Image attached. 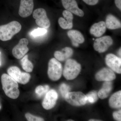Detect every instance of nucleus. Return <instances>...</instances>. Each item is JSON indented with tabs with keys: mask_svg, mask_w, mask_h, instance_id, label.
I'll use <instances>...</instances> for the list:
<instances>
[{
	"mask_svg": "<svg viewBox=\"0 0 121 121\" xmlns=\"http://www.w3.org/2000/svg\"><path fill=\"white\" fill-rule=\"evenodd\" d=\"M113 116L114 119L116 121H121V110L117 111H116L113 113Z\"/></svg>",
	"mask_w": 121,
	"mask_h": 121,
	"instance_id": "nucleus-28",
	"label": "nucleus"
},
{
	"mask_svg": "<svg viewBox=\"0 0 121 121\" xmlns=\"http://www.w3.org/2000/svg\"><path fill=\"white\" fill-rule=\"evenodd\" d=\"M59 90L62 96L65 98L67 94L70 91V88L68 85L63 83L60 85Z\"/></svg>",
	"mask_w": 121,
	"mask_h": 121,
	"instance_id": "nucleus-26",
	"label": "nucleus"
},
{
	"mask_svg": "<svg viewBox=\"0 0 121 121\" xmlns=\"http://www.w3.org/2000/svg\"><path fill=\"white\" fill-rule=\"evenodd\" d=\"M90 121H99V120H95V119H90V120H89Z\"/></svg>",
	"mask_w": 121,
	"mask_h": 121,
	"instance_id": "nucleus-32",
	"label": "nucleus"
},
{
	"mask_svg": "<svg viewBox=\"0 0 121 121\" xmlns=\"http://www.w3.org/2000/svg\"><path fill=\"white\" fill-rule=\"evenodd\" d=\"M115 3L117 8L120 10L121 9V0H114Z\"/></svg>",
	"mask_w": 121,
	"mask_h": 121,
	"instance_id": "nucleus-30",
	"label": "nucleus"
},
{
	"mask_svg": "<svg viewBox=\"0 0 121 121\" xmlns=\"http://www.w3.org/2000/svg\"><path fill=\"white\" fill-rule=\"evenodd\" d=\"M95 79L98 81H111L114 80L116 75L111 69L104 68L98 72L95 75Z\"/></svg>",
	"mask_w": 121,
	"mask_h": 121,
	"instance_id": "nucleus-15",
	"label": "nucleus"
},
{
	"mask_svg": "<svg viewBox=\"0 0 121 121\" xmlns=\"http://www.w3.org/2000/svg\"><path fill=\"white\" fill-rule=\"evenodd\" d=\"M1 65V63L0 62V66Z\"/></svg>",
	"mask_w": 121,
	"mask_h": 121,
	"instance_id": "nucleus-33",
	"label": "nucleus"
},
{
	"mask_svg": "<svg viewBox=\"0 0 121 121\" xmlns=\"http://www.w3.org/2000/svg\"><path fill=\"white\" fill-rule=\"evenodd\" d=\"M109 104L111 107L113 108H121V91L114 94L109 100Z\"/></svg>",
	"mask_w": 121,
	"mask_h": 121,
	"instance_id": "nucleus-20",
	"label": "nucleus"
},
{
	"mask_svg": "<svg viewBox=\"0 0 121 121\" xmlns=\"http://www.w3.org/2000/svg\"><path fill=\"white\" fill-rule=\"evenodd\" d=\"M33 17L35 19L36 23L38 26L46 29L50 27V21L44 9L40 8L35 9L33 12Z\"/></svg>",
	"mask_w": 121,
	"mask_h": 121,
	"instance_id": "nucleus-7",
	"label": "nucleus"
},
{
	"mask_svg": "<svg viewBox=\"0 0 121 121\" xmlns=\"http://www.w3.org/2000/svg\"><path fill=\"white\" fill-rule=\"evenodd\" d=\"M2 89L6 95L12 99L19 97L20 91L17 82L9 75L3 74L1 76Z\"/></svg>",
	"mask_w": 121,
	"mask_h": 121,
	"instance_id": "nucleus-1",
	"label": "nucleus"
},
{
	"mask_svg": "<svg viewBox=\"0 0 121 121\" xmlns=\"http://www.w3.org/2000/svg\"><path fill=\"white\" fill-rule=\"evenodd\" d=\"M106 63L115 72L118 74L121 73V59L112 54H108L106 56Z\"/></svg>",
	"mask_w": 121,
	"mask_h": 121,
	"instance_id": "nucleus-11",
	"label": "nucleus"
},
{
	"mask_svg": "<svg viewBox=\"0 0 121 121\" xmlns=\"http://www.w3.org/2000/svg\"><path fill=\"white\" fill-rule=\"evenodd\" d=\"M47 30L45 28H38L35 29L31 32V35L33 37H37L43 35L47 32Z\"/></svg>",
	"mask_w": 121,
	"mask_h": 121,
	"instance_id": "nucleus-24",
	"label": "nucleus"
},
{
	"mask_svg": "<svg viewBox=\"0 0 121 121\" xmlns=\"http://www.w3.org/2000/svg\"><path fill=\"white\" fill-rule=\"evenodd\" d=\"M86 4L90 5H94L98 4L99 0H82Z\"/></svg>",
	"mask_w": 121,
	"mask_h": 121,
	"instance_id": "nucleus-29",
	"label": "nucleus"
},
{
	"mask_svg": "<svg viewBox=\"0 0 121 121\" xmlns=\"http://www.w3.org/2000/svg\"><path fill=\"white\" fill-rule=\"evenodd\" d=\"M81 70L80 64L74 60L68 59L65 63L63 74L67 80H73L78 76Z\"/></svg>",
	"mask_w": 121,
	"mask_h": 121,
	"instance_id": "nucleus-3",
	"label": "nucleus"
},
{
	"mask_svg": "<svg viewBox=\"0 0 121 121\" xmlns=\"http://www.w3.org/2000/svg\"><path fill=\"white\" fill-rule=\"evenodd\" d=\"M21 64L22 68L27 72H31L33 70V66L31 62L29 60L28 55H26L21 60Z\"/></svg>",
	"mask_w": 121,
	"mask_h": 121,
	"instance_id": "nucleus-21",
	"label": "nucleus"
},
{
	"mask_svg": "<svg viewBox=\"0 0 121 121\" xmlns=\"http://www.w3.org/2000/svg\"></svg>",
	"mask_w": 121,
	"mask_h": 121,
	"instance_id": "nucleus-34",
	"label": "nucleus"
},
{
	"mask_svg": "<svg viewBox=\"0 0 121 121\" xmlns=\"http://www.w3.org/2000/svg\"><path fill=\"white\" fill-rule=\"evenodd\" d=\"M86 96L87 103L92 104L97 101L98 99V95L96 91H91L86 95Z\"/></svg>",
	"mask_w": 121,
	"mask_h": 121,
	"instance_id": "nucleus-23",
	"label": "nucleus"
},
{
	"mask_svg": "<svg viewBox=\"0 0 121 121\" xmlns=\"http://www.w3.org/2000/svg\"><path fill=\"white\" fill-rule=\"evenodd\" d=\"M54 56L58 61H63L67 60L65 52L63 50L61 51H56L54 53Z\"/></svg>",
	"mask_w": 121,
	"mask_h": 121,
	"instance_id": "nucleus-25",
	"label": "nucleus"
},
{
	"mask_svg": "<svg viewBox=\"0 0 121 121\" xmlns=\"http://www.w3.org/2000/svg\"><path fill=\"white\" fill-rule=\"evenodd\" d=\"M33 8V0H21L19 15L22 17H28L32 13Z\"/></svg>",
	"mask_w": 121,
	"mask_h": 121,
	"instance_id": "nucleus-12",
	"label": "nucleus"
},
{
	"mask_svg": "<svg viewBox=\"0 0 121 121\" xmlns=\"http://www.w3.org/2000/svg\"><path fill=\"white\" fill-rule=\"evenodd\" d=\"M106 29L105 23L101 21L95 23L91 27L90 33L96 37H99L105 32Z\"/></svg>",
	"mask_w": 121,
	"mask_h": 121,
	"instance_id": "nucleus-16",
	"label": "nucleus"
},
{
	"mask_svg": "<svg viewBox=\"0 0 121 121\" xmlns=\"http://www.w3.org/2000/svg\"><path fill=\"white\" fill-rule=\"evenodd\" d=\"M49 88L50 87L48 85H45L44 86H39L36 88L35 92L38 96L41 97L47 93L49 91Z\"/></svg>",
	"mask_w": 121,
	"mask_h": 121,
	"instance_id": "nucleus-22",
	"label": "nucleus"
},
{
	"mask_svg": "<svg viewBox=\"0 0 121 121\" xmlns=\"http://www.w3.org/2000/svg\"><path fill=\"white\" fill-rule=\"evenodd\" d=\"M61 1L66 10L80 17L84 16V12L79 8L75 0H61Z\"/></svg>",
	"mask_w": 121,
	"mask_h": 121,
	"instance_id": "nucleus-13",
	"label": "nucleus"
},
{
	"mask_svg": "<svg viewBox=\"0 0 121 121\" xmlns=\"http://www.w3.org/2000/svg\"><path fill=\"white\" fill-rule=\"evenodd\" d=\"M113 40L110 36H105L96 39L94 44L95 50L99 52H104L107 51L112 44Z\"/></svg>",
	"mask_w": 121,
	"mask_h": 121,
	"instance_id": "nucleus-8",
	"label": "nucleus"
},
{
	"mask_svg": "<svg viewBox=\"0 0 121 121\" xmlns=\"http://www.w3.org/2000/svg\"><path fill=\"white\" fill-rule=\"evenodd\" d=\"M26 118L28 121H43V119L40 117H36L29 113H27L25 115Z\"/></svg>",
	"mask_w": 121,
	"mask_h": 121,
	"instance_id": "nucleus-27",
	"label": "nucleus"
},
{
	"mask_svg": "<svg viewBox=\"0 0 121 121\" xmlns=\"http://www.w3.org/2000/svg\"><path fill=\"white\" fill-rule=\"evenodd\" d=\"M9 75L11 76L17 82L25 84L28 82L31 78L30 74L26 72H22L16 66H12L8 70Z\"/></svg>",
	"mask_w": 121,
	"mask_h": 121,
	"instance_id": "nucleus-5",
	"label": "nucleus"
},
{
	"mask_svg": "<svg viewBox=\"0 0 121 121\" xmlns=\"http://www.w3.org/2000/svg\"><path fill=\"white\" fill-rule=\"evenodd\" d=\"M65 100L72 106H82L87 103L86 95L81 92H72L67 93Z\"/></svg>",
	"mask_w": 121,
	"mask_h": 121,
	"instance_id": "nucleus-6",
	"label": "nucleus"
},
{
	"mask_svg": "<svg viewBox=\"0 0 121 121\" xmlns=\"http://www.w3.org/2000/svg\"><path fill=\"white\" fill-rule=\"evenodd\" d=\"M58 98V94L54 90H51L45 94L42 102V106L44 109L50 110L55 105Z\"/></svg>",
	"mask_w": 121,
	"mask_h": 121,
	"instance_id": "nucleus-10",
	"label": "nucleus"
},
{
	"mask_svg": "<svg viewBox=\"0 0 121 121\" xmlns=\"http://www.w3.org/2000/svg\"><path fill=\"white\" fill-rule=\"evenodd\" d=\"M62 64L56 59H51L48 63V73L50 79L56 81L59 80L62 74Z\"/></svg>",
	"mask_w": 121,
	"mask_h": 121,
	"instance_id": "nucleus-4",
	"label": "nucleus"
},
{
	"mask_svg": "<svg viewBox=\"0 0 121 121\" xmlns=\"http://www.w3.org/2000/svg\"><path fill=\"white\" fill-rule=\"evenodd\" d=\"M68 37L71 40L72 44L75 47H78L79 44L83 43L84 38L81 32L78 30H70L68 32Z\"/></svg>",
	"mask_w": 121,
	"mask_h": 121,
	"instance_id": "nucleus-17",
	"label": "nucleus"
},
{
	"mask_svg": "<svg viewBox=\"0 0 121 121\" xmlns=\"http://www.w3.org/2000/svg\"><path fill=\"white\" fill-rule=\"evenodd\" d=\"M112 89V84L111 81L105 82L103 85L102 89L99 91L98 94L99 98L104 99L108 97Z\"/></svg>",
	"mask_w": 121,
	"mask_h": 121,
	"instance_id": "nucleus-19",
	"label": "nucleus"
},
{
	"mask_svg": "<svg viewBox=\"0 0 121 121\" xmlns=\"http://www.w3.org/2000/svg\"><path fill=\"white\" fill-rule=\"evenodd\" d=\"M63 15L64 18L60 17L58 20L60 26L63 29H71L73 27V14L70 12L66 10L63 12Z\"/></svg>",
	"mask_w": 121,
	"mask_h": 121,
	"instance_id": "nucleus-14",
	"label": "nucleus"
},
{
	"mask_svg": "<svg viewBox=\"0 0 121 121\" xmlns=\"http://www.w3.org/2000/svg\"><path fill=\"white\" fill-rule=\"evenodd\" d=\"M121 48H120V49H119V51H118V54L120 56H121Z\"/></svg>",
	"mask_w": 121,
	"mask_h": 121,
	"instance_id": "nucleus-31",
	"label": "nucleus"
},
{
	"mask_svg": "<svg viewBox=\"0 0 121 121\" xmlns=\"http://www.w3.org/2000/svg\"><path fill=\"white\" fill-rule=\"evenodd\" d=\"M28 43L27 39L26 38L21 39L18 43L13 49L12 52L13 56L18 59L23 58L28 52L27 47Z\"/></svg>",
	"mask_w": 121,
	"mask_h": 121,
	"instance_id": "nucleus-9",
	"label": "nucleus"
},
{
	"mask_svg": "<svg viewBox=\"0 0 121 121\" xmlns=\"http://www.w3.org/2000/svg\"><path fill=\"white\" fill-rule=\"evenodd\" d=\"M106 27L109 29L114 30L121 28V22L117 17L112 15H108L106 17Z\"/></svg>",
	"mask_w": 121,
	"mask_h": 121,
	"instance_id": "nucleus-18",
	"label": "nucleus"
},
{
	"mask_svg": "<svg viewBox=\"0 0 121 121\" xmlns=\"http://www.w3.org/2000/svg\"><path fill=\"white\" fill-rule=\"evenodd\" d=\"M22 26L19 22L12 21L9 23L0 26V40L2 41L10 40L13 37L19 32Z\"/></svg>",
	"mask_w": 121,
	"mask_h": 121,
	"instance_id": "nucleus-2",
	"label": "nucleus"
}]
</instances>
